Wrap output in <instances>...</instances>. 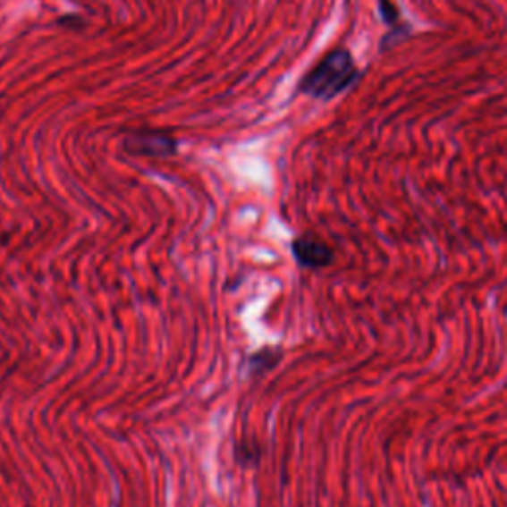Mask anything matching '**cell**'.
Masks as SVG:
<instances>
[{
  "label": "cell",
  "mask_w": 507,
  "mask_h": 507,
  "mask_svg": "<svg viewBox=\"0 0 507 507\" xmlns=\"http://www.w3.org/2000/svg\"><path fill=\"white\" fill-rule=\"evenodd\" d=\"M357 68L347 50L327 54L301 81V91L317 99H331L353 84Z\"/></svg>",
  "instance_id": "cell-1"
},
{
  "label": "cell",
  "mask_w": 507,
  "mask_h": 507,
  "mask_svg": "<svg viewBox=\"0 0 507 507\" xmlns=\"http://www.w3.org/2000/svg\"><path fill=\"white\" fill-rule=\"evenodd\" d=\"M125 147L129 153L145 156H171L177 151V141L167 133L139 131L127 137Z\"/></svg>",
  "instance_id": "cell-2"
},
{
  "label": "cell",
  "mask_w": 507,
  "mask_h": 507,
  "mask_svg": "<svg viewBox=\"0 0 507 507\" xmlns=\"http://www.w3.org/2000/svg\"><path fill=\"white\" fill-rule=\"evenodd\" d=\"M293 256L306 268H324L334 260L331 248L316 236H301L293 242Z\"/></svg>",
  "instance_id": "cell-3"
}]
</instances>
